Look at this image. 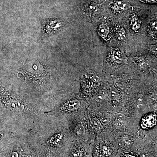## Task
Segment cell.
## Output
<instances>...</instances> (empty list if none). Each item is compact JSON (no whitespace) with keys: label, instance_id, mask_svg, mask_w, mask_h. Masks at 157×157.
<instances>
[{"label":"cell","instance_id":"6da1fadb","mask_svg":"<svg viewBox=\"0 0 157 157\" xmlns=\"http://www.w3.org/2000/svg\"><path fill=\"white\" fill-rule=\"evenodd\" d=\"M156 119L155 115H149L145 116L141 121V126L144 128H151L156 124Z\"/></svg>","mask_w":157,"mask_h":157},{"label":"cell","instance_id":"7a4b0ae2","mask_svg":"<svg viewBox=\"0 0 157 157\" xmlns=\"http://www.w3.org/2000/svg\"><path fill=\"white\" fill-rule=\"evenodd\" d=\"M109 6L114 10L125 11L130 8V5L125 1H116L110 3Z\"/></svg>","mask_w":157,"mask_h":157},{"label":"cell","instance_id":"3957f363","mask_svg":"<svg viewBox=\"0 0 157 157\" xmlns=\"http://www.w3.org/2000/svg\"><path fill=\"white\" fill-rule=\"evenodd\" d=\"M80 103L77 100H72L66 103L62 107V108L63 110L70 111L78 109L80 107Z\"/></svg>","mask_w":157,"mask_h":157},{"label":"cell","instance_id":"277c9868","mask_svg":"<svg viewBox=\"0 0 157 157\" xmlns=\"http://www.w3.org/2000/svg\"><path fill=\"white\" fill-rule=\"evenodd\" d=\"M110 59L113 61L120 64L123 61L124 56L119 50L116 48L113 50Z\"/></svg>","mask_w":157,"mask_h":157},{"label":"cell","instance_id":"5b68a950","mask_svg":"<svg viewBox=\"0 0 157 157\" xmlns=\"http://www.w3.org/2000/svg\"><path fill=\"white\" fill-rule=\"evenodd\" d=\"M98 33L103 39H106L109 33V26L106 24H101L98 27Z\"/></svg>","mask_w":157,"mask_h":157},{"label":"cell","instance_id":"8992f818","mask_svg":"<svg viewBox=\"0 0 157 157\" xmlns=\"http://www.w3.org/2000/svg\"><path fill=\"white\" fill-rule=\"evenodd\" d=\"M115 33L119 40L124 41L126 39V33L124 29L122 26L117 25L115 28Z\"/></svg>","mask_w":157,"mask_h":157},{"label":"cell","instance_id":"52a82bcc","mask_svg":"<svg viewBox=\"0 0 157 157\" xmlns=\"http://www.w3.org/2000/svg\"><path fill=\"white\" fill-rule=\"evenodd\" d=\"M141 24V21L137 16L134 15L132 17L131 21V26L134 32H138L140 28Z\"/></svg>","mask_w":157,"mask_h":157},{"label":"cell","instance_id":"ba28073f","mask_svg":"<svg viewBox=\"0 0 157 157\" xmlns=\"http://www.w3.org/2000/svg\"><path fill=\"white\" fill-rule=\"evenodd\" d=\"M157 23L156 20L152 21L149 25V34L153 39H157Z\"/></svg>","mask_w":157,"mask_h":157},{"label":"cell","instance_id":"9c48e42d","mask_svg":"<svg viewBox=\"0 0 157 157\" xmlns=\"http://www.w3.org/2000/svg\"><path fill=\"white\" fill-rule=\"evenodd\" d=\"M108 96V93L104 90H102L100 91L96 95V100L98 102H101V101H104L105 99H106Z\"/></svg>","mask_w":157,"mask_h":157},{"label":"cell","instance_id":"30bf717a","mask_svg":"<svg viewBox=\"0 0 157 157\" xmlns=\"http://www.w3.org/2000/svg\"><path fill=\"white\" fill-rule=\"evenodd\" d=\"M101 155L104 157L109 156L110 154V149L107 145L101 147Z\"/></svg>","mask_w":157,"mask_h":157},{"label":"cell","instance_id":"8fae6325","mask_svg":"<svg viewBox=\"0 0 157 157\" xmlns=\"http://www.w3.org/2000/svg\"><path fill=\"white\" fill-rule=\"evenodd\" d=\"M132 140L128 136H124L121 140V144L124 147H128L132 144Z\"/></svg>","mask_w":157,"mask_h":157},{"label":"cell","instance_id":"7c38bea8","mask_svg":"<svg viewBox=\"0 0 157 157\" xmlns=\"http://www.w3.org/2000/svg\"><path fill=\"white\" fill-rule=\"evenodd\" d=\"M108 94L109 98L112 100H115L117 99L118 98V93L114 88H112L109 90V92Z\"/></svg>","mask_w":157,"mask_h":157},{"label":"cell","instance_id":"4fadbf2b","mask_svg":"<svg viewBox=\"0 0 157 157\" xmlns=\"http://www.w3.org/2000/svg\"><path fill=\"white\" fill-rule=\"evenodd\" d=\"M87 7V10L88 11L91 12V13H92V12L93 13V12L95 11L98 8L97 5L93 3L89 5Z\"/></svg>","mask_w":157,"mask_h":157},{"label":"cell","instance_id":"5bb4252c","mask_svg":"<svg viewBox=\"0 0 157 157\" xmlns=\"http://www.w3.org/2000/svg\"><path fill=\"white\" fill-rule=\"evenodd\" d=\"M61 136H59L58 137H56V138H52V139L51 140V144L54 145H57L58 143L60 141L61 139Z\"/></svg>","mask_w":157,"mask_h":157},{"label":"cell","instance_id":"9a60e30c","mask_svg":"<svg viewBox=\"0 0 157 157\" xmlns=\"http://www.w3.org/2000/svg\"><path fill=\"white\" fill-rule=\"evenodd\" d=\"M92 122L94 126V127H96V128L98 129V130H101L102 128L101 124L97 119H93Z\"/></svg>","mask_w":157,"mask_h":157},{"label":"cell","instance_id":"2e32d148","mask_svg":"<svg viewBox=\"0 0 157 157\" xmlns=\"http://www.w3.org/2000/svg\"><path fill=\"white\" fill-rule=\"evenodd\" d=\"M109 117L107 116H103L101 118V121L104 125L107 124L109 123Z\"/></svg>","mask_w":157,"mask_h":157},{"label":"cell","instance_id":"e0dca14e","mask_svg":"<svg viewBox=\"0 0 157 157\" xmlns=\"http://www.w3.org/2000/svg\"><path fill=\"white\" fill-rule=\"evenodd\" d=\"M83 155V152L82 151H76L73 153L72 157H82Z\"/></svg>","mask_w":157,"mask_h":157},{"label":"cell","instance_id":"ac0fdd59","mask_svg":"<svg viewBox=\"0 0 157 157\" xmlns=\"http://www.w3.org/2000/svg\"><path fill=\"white\" fill-rule=\"evenodd\" d=\"M140 2L143 3H155L157 2V0H140Z\"/></svg>","mask_w":157,"mask_h":157},{"label":"cell","instance_id":"d6986e66","mask_svg":"<svg viewBox=\"0 0 157 157\" xmlns=\"http://www.w3.org/2000/svg\"><path fill=\"white\" fill-rule=\"evenodd\" d=\"M124 157H134L130 155H127L125 156Z\"/></svg>","mask_w":157,"mask_h":157}]
</instances>
